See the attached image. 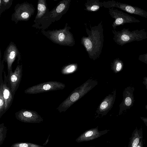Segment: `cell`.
Instances as JSON below:
<instances>
[{
	"mask_svg": "<svg viewBox=\"0 0 147 147\" xmlns=\"http://www.w3.org/2000/svg\"><path fill=\"white\" fill-rule=\"evenodd\" d=\"M4 81L3 83V95L5 101L4 113H5L11 106L14 95L8 83L7 78L5 71H4Z\"/></svg>",
	"mask_w": 147,
	"mask_h": 147,
	"instance_id": "17",
	"label": "cell"
},
{
	"mask_svg": "<svg viewBox=\"0 0 147 147\" xmlns=\"http://www.w3.org/2000/svg\"><path fill=\"white\" fill-rule=\"evenodd\" d=\"M3 83L0 84V115L1 117L4 113L5 101L3 95Z\"/></svg>",
	"mask_w": 147,
	"mask_h": 147,
	"instance_id": "23",
	"label": "cell"
},
{
	"mask_svg": "<svg viewBox=\"0 0 147 147\" xmlns=\"http://www.w3.org/2000/svg\"><path fill=\"white\" fill-rule=\"evenodd\" d=\"M15 115L18 119L24 122L36 123L42 120L37 112L32 110L22 109L16 112Z\"/></svg>",
	"mask_w": 147,
	"mask_h": 147,
	"instance_id": "13",
	"label": "cell"
},
{
	"mask_svg": "<svg viewBox=\"0 0 147 147\" xmlns=\"http://www.w3.org/2000/svg\"><path fill=\"white\" fill-rule=\"evenodd\" d=\"M90 147H94V146H90Z\"/></svg>",
	"mask_w": 147,
	"mask_h": 147,
	"instance_id": "30",
	"label": "cell"
},
{
	"mask_svg": "<svg viewBox=\"0 0 147 147\" xmlns=\"http://www.w3.org/2000/svg\"><path fill=\"white\" fill-rule=\"evenodd\" d=\"M71 2V0H63L59 2L42 20L37 29L45 30L52 23L60 20L68 11Z\"/></svg>",
	"mask_w": 147,
	"mask_h": 147,
	"instance_id": "5",
	"label": "cell"
},
{
	"mask_svg": "<svg viewBox=\"0 0 147 147\" xmlns=\"http://www.w3.org/2000/svg\"><path fill=\"white\" fill-rule=\"evenodd\" d=\"M98 84L95 80L89 79L80 86L76 88L68 97L57 108L60 112L65 111L71 105Z\"/></svg>",
	"mask_w": 147,
	"mask_h": 147,
	"instance_id": "3",
	"label": "cell"
},
{
	"mask_svg": "<svg viewBox=\"0 0 147 147\" xmlns=\"http://www.w3.org/2000/svg\"><path fill=\"white\" fill-rule=\"evenodd\" d=\"M140 118L147 127V117H141Z\"/></svg>",
	"mask_w": 147,
	"mask_h": 147,
	"instance_id": "27",
	"label": "cell"
},
{
	"mask_svg": "<svg viewBox=\"0 0 147 147\" xmlns=\"http://www.w3.org/2000/svg\"><path fill=\"white\" fill-rule=\"evenodd\" d=\"M65 86L64 84L59 82L48 81L30 87L24 90V93L29 94L40 93L63 89Z\"/></svg>",
	"mask_w": 147,
	"mask_h": 147,
	"instance_id": "7",
	"label": "cell"
},
{
	"mask_svg": "<svg viewBox=\"0 0 147 147\" xmlns=\"http://www.w3.org/2000/svg\"><path fill=\"white\" fill-rule=\"evenodd\" d=\"M134 87L128 86L126 88L123 92V99L120 104L119 115L122 114L123 112L129 109L133 105L134 102Z\"/></svg>",
	"mask_w": 147,
	"mask_h": 147,
	"instance_id": "12",
	"label": "cell"
},
{
	"mask_svg": "<svg viewBox=\"0 0 147 147\" xmlns=\"http://www.w3.org/2000/svg\"><path fill=\"white\" fill-rule=\"evenodd\" d=\"M14 10V12L11 16V20L16 24L19 21L29 20L34 15L35 8L32 4L24 2L16 4Z\"/></svg>",
	"mask_w": 147,
	"mask_h": 147,
	"instance_id": "6",
	"label": "cell"
},
{
	"mask_svg": "<svg viewBox=\"0 0 147 147\" xmlns=\"http://www.w3.org/2000/svg\"><path fill=\"white\" fill-rule=\"evenodd\" d=\"M16 58L18 59L17 63L18 64L21 59L20 53L16 45L11 41L4 51L2 59L7 63L8 73L12 71V64Z\"/></svg>",
	"mask_w": 147,
	"mask_h": 147,
	"instance_id": "10",
	"label": "cell"
},
{
	"mask_svg": "<svg viewBox=\"0 0 147 147\" xmlns=\"http://www.w3.org/2000/svg\"><path fill=\"white\" fill-rule=\"evenodd\" d=\"M143 84L146 86V89L147 90V76L143 78Z\"/></svg>",
	"mask_w": 147,
	"mask_h": 147,
	"instance_id": "26",
	"label": "cell"
},
{
	"mask_svg": "<svg viewBox=\"0 0 147 147\" xmlns=\"http://www.w3.org/2000/svg\"><path fill=\"white\" fill-rule=\"evenodd\" d=\"M4 62L3 61V60L1 61L0 59V84L3 82L2 75L4 66L3 64Z\"/></svg>",
	"mask_w": 147,
	"mask_h": 147,
	"instance_id": "25",
	"label": "cell"
},
{
	"mask_svg": "<svg viewBox=\"0 0 147 147\" xmlns=\"http://www.w3.org/2000/svg\"><path fill=\"white\" fill-rule=\"evenodd\" d=\"M106 8H117L128 13L138 15L147 19V11L138 7L116 1L114 0L102 2Z\"/></svg>",
	"mask_w": 147,
	"mask_h": 147,
	"instance_id": "8",
	"label": "cell"
},
{
	"mask_svg": "<svg viewBox=\"0 0 147 147\" xmlns=\"http://www.w3.org/2000/svg\"><path fill=\"white\" fill-rule=\"evenodd\" d=\"M145 108L147 110V105L145 106Z\"/></svg>",
	"mask_w": 147,
	"mask_h": 147,
	"instance_id": "29",
	"label": "cell"
},
{
	"mask_svg": "<svg viewBox=\"0 0 147 147\" xmlns=\"http://www.w3.org/2000/svg\"><path fill=\"white\" fill-rule=\"evenodd\" d=\"M88 36H83L81 43L84 47L89 58L94 60L98 58L102 52L104 42L102 21L93 26L90 25V29L84 24Z\"/></svg>",
	"mask_w": 147,
	"mask_h": 147,
	"instance_id": "1",
	"label": "cell"
},
{
	"mask_svg": "<svg viewBox=\"0 0 147 147\" xmlns=\"http://www.w3.org/2000/svg\"><path fill=\"white\" fill-rule=\"evenodd\" d=\"M123 61L119 58L114 59L111 63V68L115 73L121 71L123 69Z\"/></svg>",
	"mask_w": 147,
	"mask_h": 147,
	"instance_id": "20",
	"label": "cell"
},
{
	"mask_svg": "<svg viewBox=\"0 0 147 147\" xmlns=\"http://www.w3.org/2000/svg\"><path fill=\"white\" fill-rule=\"evenodd\" d=\"M138 59L147 64V52L144 54L140 55L138 57Z\"/></svg>",
	"mask_w": 147,
	"mask_h": 147,
	"instance_id": "24",
	"label": "cell"
},
{
	"mask_svg": "<svg viewBox=\"0 0 147 147\" xmlns=\"http://www.w3.org/2000/svg\"><path fill=\"white\" fill-rule=\"evenodd\" d=\"M77 64H71L65 66L62 69L61 73L64 74L71 73L76 71L77 68Z\"/></svg>",
	"mask_w": 147,
	"mask_h": 147,
	"instance_id": "22",
	"label": "cell"
},
{
	"mask_svg": "<svg viewBox=\"0 0 147 147\" xmlns=\"http://www.w3.org/2000/svg\"><path fill=\"white\" fill-rule=\"evenodd\" d=\"M49 8L46 0H38L37 2V11L32 26L36 29L40 22L48 14Z\"/></svg>",
	"mask_w": 147,
	"mask_h": 147,
	"instance_id": "15",
	"label": "cell"
},
{
	"mask_svg": "<svg viewBox=\"0 0 147 147\" xmlns=\"http://www.w3.org/2000/svg\"><path fill=\"white\" fill-rule=\"evenodd\" d=\"M144 140L142 139L141 140L137 147H144Z\"/></svg>",
	"mask_w": 147,
	"mask_h": 147,
	"instance_id": "28",
	"label": "cell"
},
{
	"mask_svg": "<svg viewBox=\"0 0 147 147\" xmlns=\"http://www.w3.org/2000/svg\"><path fill=\"white\" fill-rule=\"evenodd\" d=\"M108 131H99L98 127L92 128L86 131L81 134L76 139V141L79 143L92 140L106 133Z\"/></svg>",
	"mask_w": 147,
	"mask_h": 147,
	"instance_id": "16",
	"label": "cell"
},
{
	"mask_svg": "<svg viewBox=\"0 0 147 147\" xmlns=\"http://www.w3.org/2000/svg\"><path fill=\"white\" fill-rule=\"evenodd\" d=\"M13 1V0H0V16L3 12L10 8Z\"/></svg>",
	"mask_w": 147,
	"mask_h": 147,
	"instance_id": "21",
	"label": "cell"
},
{
	"mask_svg": "<svg viewBox=\"0 0 147 147\" xmlns=\"http://www.w3.org/2000/svg\"><path fill=\"white\" fill-rule=\"evenodd\" d=\"M116 96V90L107 96L98 106L96 112L102 116L106 115L112 108Z\"/></svg>",
	"mask_w": 147,
	"mask_h": 147,
	"instance_id": "14",
	"label": "cell"
},
{
	"mask_svg": "<svg viewBox=\"0 0 147 147\" xmlns=\"http://www.w3.org/2000/svg\"><path fill=\"white\" fill-rule=\"evenodd\" d=\"M22 65H18L14 72L11 71L7 76L8 83L14 95L18 89L22 75Z\"/></svg>",
	"mask_w": 147,
	"mask_h": 147,
	"instance_id": "11",
	"label": "cell"
},
{
	"mask_svg": "<svg viewBox=\"0 0 147 147\" xmlns=\"http://www.w3.org/2000/svg\"><path fill=\"white\" fill-rule=\"evenodd\" d=\"M129 28H123L121 31L112 30L113 39L117 45L122 46L134 41H140L147 39V32L144 29L130 31Z\"/></svg>",
	"mask_w": 147,
	"mask_h": 147,
	"instance_id": "4",
	"label": "cell"
},
{
	"mask_svg": "<svg viewBox=\"0 0 147 147\" xmlns=\"http://www.w3.org/2000/svg\"><path fill=\"white\" fill-rule=\"evenodd\" d=\"M71 29L67 23L63 29L47 31L41 30V32L55 43L62 46L72 47L75 45V41L73 34L69 31Z\"/></svg>",
	"mask_w": 147,
	"mask_h": 147,
	"instance_id": "2",
	"label": "cell"
},
{
	"mask_svg": "<svg viewBox=\"0 0 147 147\" xmlns=\"http://www.w3.org/2000/svg\"><path fill=\"white\" fill-rule=\"evenodd\" d=\"M109 13L111 17L115 19L112 25L114 30H115L117 26L123 25L125 24L140 22L134 17L117 9L109 8Z\"/></svg>",
	"mask_w": 147,
	"mask_h": 147,
	"instance_id": "9",
	"label": "cell"
},
{
	"mask_svg": "<svg viewBox=\"0 0 147 147\" xmlns=\"http://www.w3.org/2000/svg\"><path fill=\"white\" fill-rule=\"evenodd\" d=\"M84 5V10L90 12L96 11L103 6L102 2L99 0H87Z\"/></svg>",
	"mask_w": 147,
	"mask_h": 147,
	"instance_id": "19",
	"label": "cell"
},
{
	"mask_svg": "<svg viewBox=\"0 0 147 147\" xmlns=\"http://www.w3.org/2000/svg\"><path fill=\"white\" fill-rule=\"evenodd\" d=\"M143 139V128L136 127L133 131L129 139L128 147H137L141 140Z\"/></svg>",
	"mask_w": 147,
	"mask_h": 147,
	"instance_id": "18",
	"label": "cell"
}]
</instances>
